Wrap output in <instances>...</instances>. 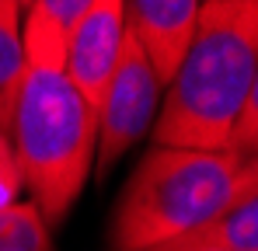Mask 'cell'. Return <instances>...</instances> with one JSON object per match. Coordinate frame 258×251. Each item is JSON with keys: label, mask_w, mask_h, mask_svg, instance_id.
<instances>
[{"label": "cell", "mask_w": 258, "mask_h": 251, "mask_svg": "<svg viewBox=\"0 0 258 251\" xmlns=\"http://www.w3.org/2000/svg\"><path fill=\"white\" fill-rule=\"evenodd\" d=\"M94 0H21V49L28 67L63 70L70 28Z\"/></svg>", "instance_id": "cell-7"}, {"label": "cell", "mask_w": 258, "mask_h": 251, "mask_svg": "<svg viewBox=\"0 0 258 251\" xmlns=\"http://www.w3.org/2000/svg\"><path fill=\"white\" fill-rule=\"evenodd\" d=\"M164 98V81L143 56V49L129 35L122 59L105 84L101 101L94 108V161L98 171H108L129 147L150 133Z\"/></svg>", "instance_id": "cell-4"}, {"label": "cell", "mask_w": 258, "mask_h": 251, "mask_svg": "<svg viewBox=\"0 0 258 251\" xmlns=\"http://www.w3.org/2000/svg\"><path fill=\"white\" fill-rule=\"evenodd\" d=\"M28 74L21 49V0H0V133L11 129V115Z\"/></svg>", "instance_id": "cell-9"}, {"label": "cell", "mask_w": 258, "mask_h": 251, "mask_svg": "<svg viewBox=\"0 0 258 251\" xmlns=\"http://www.w3.org/2000/svg\"><path fill=\"white\" fill-rule=\"evenodd\" d=\"M174 244L210 251H258V189L237 196L227 209H220L213 220H206L192 234L174 237Z\"/></svg>", "instance_id": "cell-8"}, {"label": "cell", "mask_w": 258, "mask_h": 251, "mask_svg": "<svg viewBox=\"0 0 258 251\" xmlns=\"http://www.w3.org/2000/svg\"><path fill=\"white\" fill-rule=\"evenodd\" d=\"M258 87V0H203L154 119L157 147L230 150V129Z\"/></svg>", "instance_id": "cell-1"}, {"label": "cell", "mask_w": 258, "mask_h": 251, "mask_svg": "<svg viewBox=\"0 0 258 251\" xmlns=\"http://www.w3.org/2000/svg\"><path fill=\"white\" fill-rule=\"evenodd\" d=\"M0 251H52L49 223L32 203L0 209Z\"/></svg>", "instance_id": "cell-10"}, {"label": "cell", "mask_w": 258, "mask_h": 251, "mask_svg": "<svg viewBox=\"0 0 258 251\" xmlns=\"http://www.w3.org/2000/svg\"><path fill=\"white\" fill-rule=\"evenodd\" d=\"M129 39L122 0H94L70 28L63 52V77L81 91L91 108H98L105 84L112 81Z\"/></svg>", "instance_id": "cell-5"}, {"label": "cell", "mask_w": 258, "mask_h": 251, "mask_svg": "<svg viewBox=\"0 0 258 251\" xmlns=\"http://www.w3.org/2000/svg\"><path fill=\"white\" fill-rule=\"evenodd\" d=\"M203 0H122L129 35L143 49L157 77L168 84L192 39Z\"/></svg>", "instance_id": "cell-6"}, {"label": "cell", "mask_w": 258, "mask_h": 251, "mask_svg": "<svg viewBox=\"0 0 258 251\" xmlns=\"http://www.w3.org/2000/svg\"><path fill=\"white\" fill-rule=\"evenodd\" d=\"M150 251H210V248H188V244H174V241H168V244H157V248Z\"/></svg>", "instance_id": "cell-12"}, {"label": "cell", "mask_w": 258, "mask_h": 251, "mask_svg": "<svg viewBox=\"0 0 258 251\" xmlns=\"http://www.w3.org/2000/svg\"><path fill=\"white\" fill-rule=\"evenodd\" d=\"M258 189L255 154L150 147L112 213V251H150L192 234L237 196Z\"/></svg>", "instance_id": "cell-2"}, {"label": "cell", "mask_w": 258, "mask_h": 251, "mask_svg": "<svg viewBox=\"0 0 258 251\" xmlns=\"http://www.w3.org/2000/svg\"><path fill=\"white\" fill-rule=\"evenodd\" d=\"M21 189H25V178H21V167L14 157L11 136L0 133V209L21 203Z\"/></svg>", "instance_id": "cell-11"}, {"label": "cell", "mask_w": 258, "mask_h": 251, "mask_svg": "<svg viewBox=\"0 0 258 251\" xmlns=\"http://www.w3.org/2000/svg\"><path fill=\"white\" fill-rule=\"evenodd\" d=\"M7 136L32 206L59 223L94 167V108L63 70L28 67Z\"/></svg>", "instance_id": "cell-3"}]
</instances>
